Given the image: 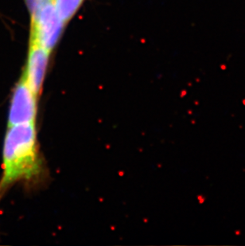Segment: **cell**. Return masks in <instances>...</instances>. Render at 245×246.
<instances>
[{
  "label": "cell",
  "instance_id": "obj_1",
  "mask_svg": "<svg viewBox=\"0 0 245 246\" xmlns=\"http://www.w3.org/2000/svg\"><path fill=\"white\" fill-rule=\"evenodd\" d=\"M2 169L0 192L15 182L35 181L42 175L43 163L35 123L8 127L3 144Z\"/></svg>",
  "mask_w": 245,
  "mask_h": 246
},
{
  "label": "cell",
  "instance_id": "obj_2",
  "mask_svg": "<svg viewBox=\"0 0 245 246\" xmlns=\"http://www.w3.org/2000/svg\"><path fill=\"white\" fill-rule=\"evenodd\" d=\"M30 39L52 52L62 34L65 23L60 19L53 2L43 6L30 16Z\"/></svg>",
  "mask_w": 245,
  "mask_h": 246
},
{
  "label": "cell",
  "instance_id": "obj_3",
  "mask_svg": "<svg viewBox=\"0 0 245 246\" xmlns=\"http://www.w3.org/2000/svg\"><path fill=\"white\" fill-rule=\"evenodd\" d=\"M37 99L29 87L24 73L15 86L8 116V127L35 123L37 114Z\"/></svg>",
  "mask_w": 245,
  "mask_h": 246
},
{
  "label": "cell",
  "instance_id": "obj_4",
  "mask_svg": "<svg viewBox=\"0 0 245 246\" xmlns=\"http://www.w3.org/2000/svg\"><path fill=\"white\" fill-rule=\"evenodd\" d=\"M51 52L35 41L29 40L26 67L23 72L29 87L36 96H39L43 86Z\"/></svg>",
  "mask_w": 245,
  "mask_h": 246
},
{
  "label": "cell",
  "instance_id": "obj_5",
  "mask_svg": "<svg viewBox=\"0 0 245 246\" xmlns=\"http://www.w3.org/2000/svg\"><path fill=\"white\" fill-rule=\"evenodd\" d=\"M84 0H53V6L60 19L66 24L73 19Z\"/></svg>",
  "mask_w": 245,
  "mask_h": 246
},
{
  "label": "cell",
  "instance_id": "obj_6",
  "mask_svg": "<svg viewBox=\"0 0 245 246\" xmlns=\"http://www.w3.org/2000/svg\"><path fill=\"white\" fill-rule=\"evenodd\" d=\"M25 2L30 16H32L41 10L43 6L53 2V0H25Z\"/></svg>",
  "mask_w": 245,
  "mask_h": 246
}]
</instances>
